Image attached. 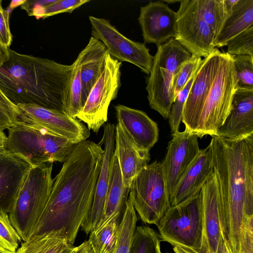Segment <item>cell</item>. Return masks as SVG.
<instances>
[{
  "label": "cell",
  "instance_id": "bcb514c9",
  "mask_svg": "<svg viewBox=\"0 0 253 253\" xmlns=\"http://www.w3.org/2000/svg\"><path fill=\"white\" fill-rule=\"evenodd\" d=\"M25 0H12L10 2L8 8L11 10L13 8L23 4Z\"/></svg>",
  "mask_w": 253,
  "mask_h": 253
},
{
  "label": "cell",
  "instance_id": "f1b7e54d",
  "mask_svg": "<svg viewBox=\"0 0 253 253\" xmlns=\"http://www.w3.org/2000/svg\"><path fill=\"white\" fill-rule=\"evenodd\" d=\"M89 0H25L21 8L28 16L37 19L46 18L62 13H72L80 6L90 2Z\"/></svg>",
  "mask_w": 253,
  "mask_h": 253
},
{
  "label": "cell",
  "instance_id": "4dcf8cb0",
  "mask_svg": "<svg viewBox=\"0 0 253 253\" xmlns=\"http://www.w3.org/2000/svg\"><path fill=\"white\" fill-rule=\"evenodd\" d=\"M191 1L197 12L210 26L215 39L227 16L224 0H191Z\"/></svg>",
  "mask_w": 253,
  "mask_h": 253
},
{
  "label": "cell",
  "instance_id": "1f68e13d",
  "mask_svg": "<svg viewBox=\"0 0 253 253\" xmlns=\"http://www.w3.org/2000/svg\"><path fill=\"white\" fill-rule=\"evenodd\" d=\"M137 221L136 211L128 197L124 214L119 225L118 242L115 253H129Z\"/></svg>",
  "mask_w": 253,
  "mask_h": 253
},
{
  "label": "cell",
  "instance_id": "7a4b0ae2",
  "mask_svg": "<svg viewBox=\"0 0 253 253\" xmlns=\"http://www.w3.org/2000/svg\"><path fill=\"white\" fill-rule=\"evenodd\" d=\"M210 144L223 238L230 253H241L243 219L253 218V135L235 141L214 135Z\"/></svg>",
  "mask_w": 253,
  "mask_h": 253
},
{
  "label": "cell",
  "instance_id": "d6a6232c",
  "mask_svg": "<svg viewBox=\"0 0 253 253\" xmlns=\"http://www.w3.org/2000/svg\"><path fill=\"white\" fill-rule=\"evenodd\" d=\"M159 234L147 226L136 227L129 253H162Z\"/></svg>",
  "mask_w": 253,
  "mask_h": 253
},
{
  "label": "cell",
  "instance_id": "c3c4849f",
  "mask_svg": "<svg viewBox=\"0 0 253 253\" xmlns=\"http://www.w3.org/2000/svg\"><path fill=\"white\" fill-rule=\"evenodd\" d=\"M180 0H165L164 1H163V2H167L168 4L169 3H174V2H178L179 1V2Z\"/></svg>",
  "mask_w": 253,
  "mask_h": 253
},
{
  "label": "cell",
  "instance_id": "8fae6325",
  "mask_svg": "<svg viewBox=\"0 0 253 253\" xmlns=\"http://www.w3.org/2000/svg\"><path fill=\"white\" fill-rule=\"evenodd\" d=\"M88 18L92 36L103 44L110 55L119 62L133 64L149 75L154 56L144 43L126 37L106 19L93 16Z\"/></svg>",
  "mask_w": 253,
  "mask_h": 253
},
{
  "label": "cell",
  "instance_id": "277c9868",
  "mask_svg": "<svg viewBox=\"0 0 253 253\" xmlns=\"http://www.w3.org/2000/svg\"><path fill=\"white\" fill-rule=\"evenodd\" d=\"M53 163L29 170L9 213L12 225L24 242L31 236L46 206L54 179Z\"/></svg>",
  "mask_w": 253,
  "mask_h": 253
},
{
  "label": "cell",
  "instance_id": "d4e9b609",
  "mask_svg": "<svg viewBox=\"0 0 253 253\" xmlns=\"http://www.w3.org/2000/svg\"><path fill=\"white\" fill-rule=\"evenodd\" d=\"M252 26H253V0H238L214 39V47L225 46L229 41Z\"/></svg>",
  "mask_w": 253,
  "mask_h": 253
},
{
  "label": "cell",
  "instance_id": "f6af8a7d",
  "mask_svg": "<svg viewBox=\"0 0 253 253\" xmlns=\"http://www.w3.org/2000/svg\"><path fill=\"white\" fill-rule=\"evenodd\" d=\"M6 139L3 131H0V152L6 150Z\"/></svg>",
  "mask_w": 253,
  "mask_h": 253
},
{
  "label": "cell",
  "instance_id": "74e56055",
  "mask_svg": "<svg viewBox=\"0 0 253 253\" xmlns=\"http://www.w3.org/2000/svg\"><path fill=\"white\" fill-rule=\"evenodd\" d=\"M226 45L227 46L226 53L232 56H253V26L233 38Z\"/></svg>",
  "mask_w": 253,
  "mask_h": 253
},
{
  "label": "cell",
  "instance_id": "44dd1931",
  "mask_svg": "<svg viewBox=\"0 0 253 253\" xmlns=\"http://www.w3.org/2000/svg\"><path fill=\"white\" fill-rule=\"evenodd\" d=\"M210 144L201 149L184 172L169 196L170 206H175L196 194L213 172Z\"/></svg>",
  "mask_w": 253,
  "mask_h": 253
},
{
  "label": "cell",
  "instance_id": "5b68a950",
  "mask_svg": "<svg viewBox=\"0 0 253 253\" xmlns=\"http://www.w3.org/2000/svg\"><path fill=\"white\" fill-rule=\"evenodd\" d=\"M157 46L146 89L150 107L168 119L174 100L172 92L174 76L192 55L173 38Z\"/></svg>",
  "mask_w": 253,
  "mask_h": 253
},
{
  "label": "cell",
  "instance_id": "ee69618b",
  "mask_svg": "<svg viewBox=\"0 0 253 253\" xmlns=\"http://www.w3.org/2000/svg\"><path fill=\"white\" fill-rule=\"evenodd\" d=\"M173 250L174 253H196L190 249L182 247L174 246Z\"/></svg>",
  "mask_w": 253,
  "mask_h": 253
},
{
  "label": "cell",
  "instance_id": "681fc988",
  "mask_svg": "<svg viewBox=\"0 0 253 253\" xmlns=\"http://www.w3.org/2000/svg\"><path fill=\"white\" fill-rule=\"evenodd\" d=\"M0 253H13L5 251L4 250L0 248Z\"/></svg>",
  "mask_w": 253,
  "mask_h": 253
},
{
  "label": "cell",
  "instance_id": "30bf717a",
  "mask_svg": "<svg viewBox=\"0 0 253 253\" xmlns=\"http://www.w3.org/2000/svg\"><path fill=\"white\" fill-rule=\"evenodd\" d=\"M121 66L122 62L107 54L104 68L76 117L94 132H98L107 122L110 104L117 97L121 85Z\"/></svg>",
  "mask_w": 253,
  "mask_h": 253
},
{
  "label": "cell",
  "instance_id": "5bb4252c",
  "mask_svg": "<svg viewBox=\"0 0 253 253\" xmlns=\"http://www.w3.org/2000/svg\"><path fill=\"white\" fill-rule=\"evenodd\" d=\"M172 134L162 163L169 196L186 169L201 150L198 136L185 129Z\"/></svg>",
  "mask_w": 253,
  "mask_h": 253
},
{
  "label": "cell",
  "instance_id": "ffe728a7",
  "mask_svg": "<svg viewBox=\"0 0 253 253\" xmlns=\"http://www.w3.org/2000/svg\"><path fill=\"white\" fill-rule=\"evenodd\" d=\"M32 167L20 155L6 149L0 152V212L9 214Z\"/></svg>",
  "mask_w": 253,
  "mask_h": 253
},
{
  "label": "cell",
  "instance_id": "ac0fdd59",
  "mask_svg": "<svg viewBox=\"0 0 253 253\" xmlns=\"http://www.w3.org/2000/svg\"><path fill=\"white\" fill-rule=\"evenodd\" d=\"M138 20L145 43L158 46L175 37L176 12L162 1L141 7Z\"/></svg>",
  "mask_w": 253,
  "mask_h": 253
},
{
  "label": "cell",
  "instance_id": "e0dca14e",
  "mask_svg": "<svg viewBox=\"0 0 253 253\" xmlns=\"http://www.w3.org/2000/svg\"><path fill=\"white\" fill-rule=\"evenodd\" d=\"M116 126L107 123L104 127L102 138L99 142L104 146V155L98 177L92 205L82 230L88 234L103 218L110 182L111 168L115 148Z\"/></svg>",
  "mask_w": 253,
  "mask_h": 253
},
{
  "label": "cell",
  "instance_id": "cb8c5ba5",
  "mask_svg": "<svg viewBox=\"0 0 253 253\" xmlns=\"http://www.w3.org/2000/svg\"><path fill=\"white\" fill-rule=\"evenodd\" d=\"M82 51L84 57L81 78L82 101L84 106L91 88L104 68L108 52L103 44L92 36Z\"/></svg>",
  "mask_w": 253,
  "mask_h": 253
},
{
  "label": "cell",
  "instance_id": "7bdbcfd3",
  "mask_svg": "<svg viewBox=\"0 0 253 253\" xmlns=\"http://www.w3.org/2000/svg\"><path fill=\"white\" fill-rule=\"evenodd\" d=\"M9 47L3 44L0 41V68L9 59Z\"/></svg>",
  "mask_w": 253,
  "mask_h": 253
},
{
  "label": "cell",
  "instance_id": "e575fe53",
  "mask_svg": "<svg viewBox=\"0 0 253 253\" xmlns=\"http://www.w3.org/2000/svg\"><path fill=\"white\" fill-rule=\"evenodd\" d=\"M237 80V87L253 88V56H232Z\"/></svg>",
  "mask_w": 253,
  "mask_h": 253
},
{
  "label": "cell",
  "instance_id": "7dc6e473",
  "mask_svg": "<svg viewBox=\"0 0 253 253\" xmlns=\"http://www.w3.org/2000/svg\"><path fill=\"white\" fill-rule=\"evenodd\" d=\"M217 253H230L224 240H223Z\"/></svg>",
  "mask_w": 253,
  "mask_h": 253
},
{
  "label": "cell",
  "instance_id": "f546056e",
  "mask_svg": "<svg viewBox=\"0 0 253 253\" xmlns=\"http://www.w3.org/2000/svg\"><path fill=\"white\" fill-rule=\"evenodd\" d=\"M83 57L84 53L82 50L72 64V70L64 107V112L70 117L75 119L83 107L81 78Z\"/></svg>",
  "mask_w": 253,
  "mask_h": 253
},
{
  "label": "cell",
  "instance_id": "d590c367",
  "mask_svg": "<svg viewBox=\"0 0 253 253\" xmlns=\"http://www.w3.org/2000/svg\"><path fill=\"white\" fill-rule=\"evenodd\" d=\"M21 238L12 225L7 213L0 212V248L16 253Z\"/></svg>",
  "mask_w": 253,
  "mask_h": 253
},
{
  "label": "cell",
  "instance_id": "f35d334b",
  "mask_svg": "<svg viewBox=\"0 0 253 253\" xmlns=\"http://www.w3.org/2000/svg\"><path fill=\"white\" fill-rule=\"evenodd\" d=\"M20 112L0 89V131L8 129L19 121Z\"/></svg>",
  "mask_w": 253,
  "mask_h": 253
},
{
  "label": "cell",
  "instance_id": "9a60e30c",
  "mask_svg": "<svg viewBox=\"0 0 253 253\" xmlns=\"http://www.w3.org/2000/svg\"><path fill=\"white\" fill-rule=\"evenodd\" d=\"M221 51L215 47L202 61L196 73L184 107L182 122L195 133L200 114L217 67Z\"/></svg>",
  "mask_w": 253,
  "mask_h": 253
},
{
  "label": "cell",
  "instance_id": "83f0119b",
  "mask_svg": "<svg viewBox=\"0 0 253 253\" xmlns=\"http://www.w3.org/2000/svg\"><path fill=\"white\" fill-rule=\"evenodd\" d=\"M70 245L61 231H50L32 235L16 253H61Z\"/></svg>",
  "mask_w": 253,
  "mask_h": 253
},
{
  "label": "cell",
  "instance_id": "603a6c76",
  "mask_svg": "<svg viewBox=\"0 0 253 253\" xmlns=\"http://www.w3.org/2000/svg\"><path fill=\"white\" fill-rule=\"evenodd\" d=\"M115 152L117 155L124 185L129 188L134 177L149 162V151L138 148L117 124Z\"/></svg>",
  "mask_w": 253,
  "mask_h": 253
},
{
  "label": "cell",
  "instance_id": "ba28073f",
  "mask_svg": "<svg viewBox=\"0 0 253 253\" xmlns=\"http://www.w3.org/2000/svg\"><path fill=\"white\" fill-rule=\"evenodd\" d=\"M161 241L199 253L203 241V210L201 190L166 211L157 225Z\"/></svg>",
  "mask_w": 253,
  "mask_h": 253
},
{
  "label": "cell",
  "instance_id": "8992f818",
  "mask_svg": "<svg viewBox=\"0 0 253 253\" xmlns=\"http://www.w3.org/2000/svg\"><path fill=\"white\" fill-rule=\"evenodd\" d=\"M76 144L19 121L8 128L6 149L25 158L32 166L64 162Z\"/></svg>",
  "mask_w": 253,
  "mask_h": 253
},
{
  "label": "cell",
  "instance_id": "4fadbf2b",
  "mask_svg": "<svg viewBox=\"0 0 253 253\" xmlns=\"http://www.w3.org/2000/svg\"><path fill=\"white\" fill-rule=\"evenodd\" d=\"M179 2L176 12L174 38L191 55L206 57L215 48L213 33L195 10L191 0H181Z\"/></svg>",
  "mask_w": 253,
  "mask_h": 253
},
{
  "label": "cell",
  "instance_id": "2e32d148",
  "mask_svg": "<svg viewBox=\"0 0 253 253\" xmlns=\"http://www.w3.org/2000/svg\"><path fill=\"white\" fill-rule=\"evenodd\" d=\"M203 210V241L199 253H217L223 242L220 220V194L214 171L201 190Z\"/></svg>",
  "mask_w": 253,
  "mask_h": 253
},
{
  "label": "cell",
  "instance_id": "7402d4cb",
  "mask_svg": "<svg viewBox=\"0 0 253 253\" xmlns=\"http://www.w3.org/2000/svg\"><path fill=\"white\" fill-rule=\"evenodd\" d=\"M118 124L140 149L148 151L158 140L157 124L144 112L123 105L115 106Z\"/></svg>",
  "mask_w": 253,
  "mask_h": 253
},
{
  "label": "cell",
  "instance_id": "ab89813d",
  "mask_svg": "<svg viewBox=\"0 0 253 253\" xmlns=\"http://www.w3.org/2000/svg\"><path fill=\"white\" fill-rule=\"evenodd\" d=\"M253 219H243L241 235V253H253Z\"/></svg>",
  "mask_w": 253,
  "mask_h": 253
},
{
  "label": "cell",
  "instance_id": "3957f363",
  "mask_svg": "<svg viewBox=\"0 0 253 253\" xmlns=\"http://www.w3.org/2000/svg\"><path fill=\"white\" fill-rule=\"evenodd\" d=\"M9 50V60L0 68V89L8 99L64 112L72 65Z\"/></svg>",
  "mask_w": 253,
  "mask_h": 253
},
{
  "label": "cell",
  "instance_id": "60d3db41",
  "mask_svg": "<svg viewBox=\"0 0 253 253\" xmlns=\"http://www.w3.org/2000/svg\"><path fill=\"white\" fill-rule=\"evenodd\" d=\"M9 12L2 6V0H0V41L9 47L12 41V36L9 24Z\"/></svg>",
  "mask_w": 253,
  "mask_h": 253
},
{
  "label": "cell",
  "instance_id": "8d00e7d4",
  "mask_svg": "<svg viewBox=\"0 0 253 253\" xmlns=\"http://www.w3.org/2000/svg\"><path fill=\"white\" fill-rule=\"evenodd\" d=\"M202 61L201 57L192 55L190 58L184 62L180 66L174 76L172 84L174 99L197 70Z\"/></svg>",
  "mask_w": 253,
  "mask_h": 253
},
{
  "label": "cell",
  "instance_id": "f907efd6",
  "mask_svg": "<svg viewBox=\"0 0 253 253\" xmlns=\"http://www.w3.org/2000/svg\"></svg>",
  "mask_w": 253,
  "mask_h": 253
},
{
  "label": "cell",
  "instance_id": "484cf974",
  "mask_svg": "<svg viewBox=\"0 0 253 253\" xmlns=\"http://www.w3.org/2000/svg\"><path fill=\"white\" fill-rule=\"evenodd\" d=\"M122 218L114 213L102 219L90 232L88 240L93 253H115Z\"/></svg>",
  "mask_w": 253,
  "mask_h": 253
},
{
  "label": "cell",
  "instance_id": "4316f807",
  "mask_svg": "<svg viewBox=\"0 0 253 253\" xmlns=\"http://www.w3.org/2000/svg\"><path fill=\"white\" fill-rule=\"evenodd\" d=\"M129 193V188L124 185L117 155L114 152L104 214L102 219L107 218L114 213L119 214L122 218Z\"/></svg>",
  "mask_w": 253,
  "mask_h": 253
},
{
  "label": "cell",
  "instance_id": "d6986e66",
  "mask_svg": "<svg viewBox=\"0 0 253 253\" xmlns=\"http://www.w3.org/2000/svg\"><path fill=\"white\" fill-rule=\"evenodd\" d=\"M253 135V88L236 89L229 113L216 136L233 141Z\"/></svg>",
  "mask_w": 253,
  "mask_h": 253
},
{
  "label": "cell",
  "instance_id": "836d02e7",
  "mask_svg": "<svg viewBox=\"0 0 253 253\" xmlns=\"http://www.w3.org/2000/svg\"><path fill=\"white\" fill-rule=\"evenodd\" d=\"M198 69L191 77L183 89L177 94L172 104L168 118L171 134L179 131V126L182 121L184 107Z\"/></svg>",
  "mask_w": 253,
  "mask_h": 253
},
{
  "label": "cell",
  "instance_id": "b9f144b4",
  "mask_svg": "<svg viewBox=\"0 0 253 253\" xmlns=\"http://www.w3.org/2000/svg\"><path fill=\"white\" fill-rule=\"evenodd\" d=\"M61 253H93L88 241H85L77 247L70 245Z\"/></svg>",
  "mask_w": 253,
  "mask_h": 253
},
{
  "label": "cell",
  "instance_id": "9c48e42d",
  "mask_svg": "<svg viewBox=\"0 0 253 253\" xmlns=\"http://www.w3.org/2000/svg\"><path fill=\"white\" fill-rule=\"evenodd\" d=\"M128 197L141 220L157 225L170 207L169 195L162 163L145 166L133 179Z\"/></svg>",
  "mask_w": 253,
  "mask_h": 253
},
{
  "label": "cell",
  "instance_id": "6da1fadb",
  "mask_svg": "<svg viewBox=\"0 0 253 253\" xmlns=\"http://www.w3.org/2000/svg\"><path fill=\"white\" fill-rule=\"evenodd\" d=\"M103 155L99 143L84 140L76 144L54 179L32 235L61 231L67 242L74 245L92 207Z\"/></svg>",
  "mask_w": 253,
  "mask_h": 253
},
{
  "label": "cell",
  "instance_id": "52a82bcc",
  "mask_svg": "<svg viewBox=\"0 0 253 253\" xmlns=\"http://www.w3.org/2000/svg\"><path fill=\"white\" fill-rule=\"evenodd\" d=\"M237 88L232 56L220 52L216 71L203 103L194 133L198 137L216 135L226 119Z\"/></svg>",
  "mask_w": 253,
  "mask_h": 253
},
{
  "label": "cell",
  "instance_id": "7c38bea8",
  "mask_svg": "<svg viewBox=\"0 0 253 253\" xmlns=\"http://www.w3.org/2000/svg\"><path fill=\"white\" fill-rule=\"evenodd\" d=\"M19 121L41 128L47 132L75 144L86 140L89 130L80 121L63 111L46 108L36 104L17 105Z\"/></svg>",
  "mask_w": 253,
  "mask_h": 253
}]
</instances>
